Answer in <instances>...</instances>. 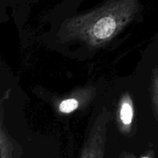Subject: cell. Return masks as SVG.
I'll return each instance as SVG.
<instances>
[{"mask_svg":"<svg viewBox=\"0 0 158 158\" xmlns=\"http://www.w3.org/2000/svg\"><path fill=\"white\" fill-rule=\"evenodd\" d=\"M142 158H150V157H142Z\"/></svg>","mask_w":158,"mask_h":158,"instance_id":"277c9868","label":"cell"},{"mask_svg":"<svg viewBox=\"0 0 158 158\" xmlns=\"http://www.w3.org/2000/svg\"><path fill=\"white\" fill-rule=\"evenodd\" d=\"M117 24L114 18L110 16L103 17L97 22L94 26V35L97 38L103 40L110 37L115 31Z\"/></svg>","mask_w":158,"mask_h":158,"instance_id":"6da1fadb","label":"cell"},{"mask_svg":"<svg viewBox=\"0 0 158 158\" xmlns=\"http://www.w3.org/2000/svg\"><path fill=\"white\" fill-rule=\"evenodd\" d=\"M120 118L124 124H130L133 118V109L128 103H125L122 105L120 110Z\"/></svg>","mask_w":158,"mask_h":158,"instance_id":"7a4b0ae2","label":"cell"},{"mask_svg":"<svg viewBox=\"0 0 158 158\" xmlns=\"http://www.w3.org/2000/svg\"><path fill=\"white\" fill-rule=\"evenodd\" d=\"M79 106L78 101L76 99H67L60 104V110L62 113L69 114L75 110Z\"/></svg>","mask_w":158,"mask_h":158,"instance_id":"3957f363","label":"cell"}]
</instances>
